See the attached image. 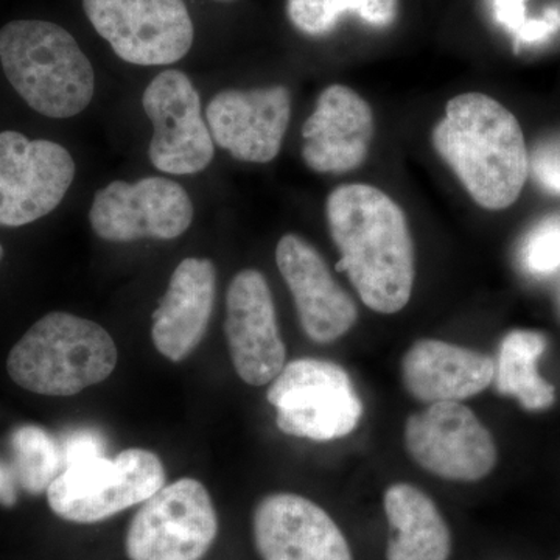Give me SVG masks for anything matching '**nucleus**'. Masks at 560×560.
<instances>
[{"label":"nucleus","mask_w":560,"mask_h":560,"mask_svg":"<svg viewBox=\"0 0 560 560\" xmlns=\"http://www.w3.org/2000/svg\"><path fill=\"white\" fill-rule=\"evenodd\" d=\"M331 241L346 272L371 311L394 315L407 307L415 287V245L404 210L370 184L337 187L326 205Z\"/></svg>","instance_id":"nucleus-1"},{"label":"nucleus","mask_w":560,"mask_h":560,"mask_svg":"<svg viewBox=\"0 0 560 560\" xmlns=\"http://www.w3.org/2000/svg\"><path fill=\"white\" fill-rule=\"evenodd\" d=\"M434 150L482 209L518 200L529 175V153L517 117L481 92L456 95L433 128Z\"/></svg>","instance_id":"nucleus-2"},{"label":"nucleus","mask_w":560,"mask_h":560,"mask_svg":"<svg viewBox=\"0 0 560 560\" xmlns=\"http://www.w3.org/2000/svg\"><path fill=\"white\" fill-rule=\"evenodd\" d=\"M0 62L21 98L50 119L77 116L94 97L91 61L75 38L54 22H9L0 31Z\"/></svg>","instance_id":"nucleus-3"},{"label":"nucleus","mask_w":560,"mask_h":560,"mask_svg":"<svg viewBox=\"0 0 560 560\" xmlns=\"http://www.w3.org/2000/svg\"><path fill=\"white\" fill-rule=\"evenodd\" d=\"M116 364V342L101 324L54 312L11 349L7 370L11 381L31 393L69 397L106 381Z\"/></svg>","instance_id":"nucleus-4"},{"label":"nucleus","mask_w":560,"mask_h":560,"mask_svg":"<svg viewBox=\"0 0 560 560\" xmlns=\"http://www.w3.org/2000/svg\"><path fill=\"white\" fill-rule=\"evenodd\" d=\"M282 433L305 440H341L359 427L363 404L348 371L327 360L285 364L268 389Z\"/></svg>","instance_id":"nucleus-5"},{"label":"nucleus","mask_w":560,"mask_h":560,"mask_svg":"<svg viewBox=\"0 0 560 560\" xmlns=\"http://www.w3.org/2000/svg\"><path fill=\"white\" fill-rule=\"evenodd\" d=\"M164 486L162 460L153 452L128 448L116 458L102 456L62 470L47 489V501L65 521L97 523L143 503Z\"/></svg>","instance_id":"nucleus-6"},{"label":"nucleus","mask_w":560,"mask_h":560,"mask_svg":"<svg viewBox=\"0 0 560 560\" xmlns=\"http://www.w3.org/2000/svg\"><path fill=\"white\" fill-rule=\"evenodd\" d=\"M219 533L208 490L191 478L164 486L143 501L128 528L130 560H201Z\"/></svg>","instance_id":"nucleus-7"},{"label":"nucleus","mask_w":560,"mask_h":560,"mask_svg":"<svg viewBox=\"0 0 560 560\" xmlns=\"http://www.w3.org/2000/svg\"><path fill=\"white\" fill-rule=\"evenodd\" d=\"M83 7L98 35L131 65H172L194 44V22L183 0H83Z\"/></svg>","instance_id":"nucleus-8"},{"label":"nucleus","mask_w":560,"mask_h":560,"mask_svg":"<svg viewBox=\"0 0 560 560\" xmlns=\"http://www.w3.org/2000/svg\"><path fill=\"white\" fill-rule=\"evenodd\" d=\"M405 447L416 464L442 480L474 482L495 469L490 431L460 401L431 404L405 423Z\"/></svg>","instance_id":"nucleus-9"},{"label":"nucleus","mask_w":560,"mask_h":560,"mask_svg":"<svg viewBox=\"0 0 560 560\" xmlns=\"http://www.w3.org/2000/svg\"><path fill=\"white\" fill-rule=\"evenodd\" d=\"M73 176L75 162L60 143L0 132V226H25L49 215Z\"/></svg>","instance_id":"nucleus-10"},{"label":"nucleus","mask_w":560,"mask_h":560,"mask_svg":"<svg viewBox=\"0 0 560 560\" xmlns=\"http://www.w3.org/2000/svg\"><path fill=\"white\" fill-rule=\"evenodd\" d=\"M90 220L106 242L173 241L189 230L194 205L178 183L161 176L132 184L114 180L95 194Z\"/></svg>","instance_id":"nucleus-11"},{"label":"nucleus","mask_w":560,"mask_h":560,"mask_svg":"<svg viewBox=\"0 0 560 560\" xmlns=\"http://www.w3.org/2000/svg\"><path fill=\"white\" fill-rule=\"evenodd\" d=\"M143 109L153 121L150 161L160 172L194 175L213 160V140L201 117L200 94L186 73L165 70L143 92Z\"/></svg>","instance_id":"nucleus-12"},{"label":"nucleus","mask_w":560,"mask_h":560,"mask_svg":"<svg viewBox=\"0 0 560 560\" xmlns=\"http://www.w3.org/2000/svg\"><path fill=\"white\" fill-rule=\"evenodd\" d=\"M228 345L243 382L265 386L285 368L287 349L280 338L275 302L260 271L243 270L226 294Z\"/></svg>","instance_id":"nucleus-13"},{"label":"nucleus","mask_w":560,"mask_h":560,"mask_svg":"<svg viewBox=\"0 0 560 560\" xmlns=\"http://www.w3.org/2000/svg\"><path fill=\"white\" fill-rule=\"evenodd\" d=\"M254 540L261 560H353L340 526L296 493H272L257 504Z\"/></svg>","instance_id":"nucleus-14"},{"label":"nucleus","mask_w":560,"mask_h":560,"mask_svg":"<svg viewBox=\"0 0 560 560\" xmlns=\"http://www.w3.org/2000/svg\"><path fill=\"white\" fill-rule=\"evenodd\" d=\"M290 116V92L283 86L223 91L206 109L209 131L217 145L235 160L254 164L276 160Z\"/></svg>","instance_id":"nucleus-15"},{"label":"nucleus","mask_w":560,"mask_h":560,"mask_svg":"<svg viewBox=\"0 0 560 560\" xmlns=\"http://www.w3.org/2000/svg\"><path fill=\"white\" fill-rule=\"evenodd\" d=\"M276 264L293 294L302 329L312 341L329 345L355 326V301L334 279L315 246L300 235H283L276 248Z\"/></svg>","instance_id":"nucleus-16"},{"label":"nucleus","mask_w":560,"mask_h":560,"mask_svg":"<svg viewBox=\"0 0 560 560\" xmlns=\"http://www.w3.org/2000/svg\"><path fill=\"white\" fill-rule=\"evenodd\" d=\"M370 103L342 84L320 92L302 128V158L316 173H348L364 164L374 139Z\"/></svg>","instance_id":"nucleus-17"},{"label":"nucleus","mask_w":560,"mask_h":560,"mask_svg":"<svg viewBox=\"0 0 560 560\" xmlns=\"http://www.w3.org/2000/svg\"><path fill=\"white\" fill-rule=\"evenodd\" d=\"M400 370L405 389L431 405L463 401L488 389L495 361L477 350L423 338L407 350Z\"/></svg>","instance_id":"nucleus-18"},{"label":"nucleus","mask_w":560,"mask_h":560,"mask_svg":"<svg viewBox=\"0 0 560 560\" xmlns=\"http://www.w3.org/2000/svg\"><path fill=\"white\" fill-rule=\"evenodd\" d=\"M215 287V267L210 260L191 257L173 272L151 329L154 346L165 359L184 360L200 345L212 315Z\"/></svg>","instance_id":"nucleus-19"},{"label":"nucleus","mask_w":560,"mask_h":560,"mask_svg":"<svg viewBox=\"0 0 560 560\" xmlns=\"http://www.w3.org/2000/svg\"><path fill=\"white\" fill-rule=\"evenodd\" d=\"M389 523L386 560H448L451 529L427 493L397 482L383 497Z\"/></svg>","instance_id":"nucleus-20"},{"label":"nucleus","mask_w":560,"mask_h":560,"mask_svg":"<svg viewBox=\"0 0 560 560\" xmlns=\"http://www.w3.org/2000/svg\"><path fill=\"white\" fill-rule=\"evenodd\" d=\"M547 337L540 331L512 330L500 342L493 383L503 396L518 400L525 410L545 411L555 405L556 390L537 370Z\"/></svg>","instance_id":"nucleus-21"},{"label":"nucleus","mask_w":560,"mask_h":560,"mask_svg":"<svg viewBox=\"0 0 560 560\" xmlns=\"http://www.w3.org/2000/svg\"><path fill=\"white\" fill-rule=\"evenodd\" d=\"M287 14L308 36L329 35L345 14L374 28H388L399 16V0H289Z\"/></svg>","instance_id":"nucleus-22"},{"label":"nucleus","mask_w":560,"mask_h":560,"mask_svg":"<svg viewBox=\"0 0 560 560\" xmlns=\"http://www.w3.org/2000/svg\"><path fill=\"white\" fill-rule=\"evenodd\" d=\"M14 474L22 488L31 493L49 489L62 471L60 445L43 429L25 425L11 434Z\"/></svg>","instance_id":"nucleus-23"},{"label":"nucleus","mask_w":560,"mask_h":560,"mask_svg":"<svg viewBox=\"0 0 560 560\" xmlns=\"http://www.w3.org/2000/svg\"><path fill=\"white\" fill-rule=\"evenodd\" d=\"M523 260L537 275L560 267V219H548L530 232L523 249Z\"/></svg>","instance_id":"nucleus-24"},{"label":"nucleus","mask_w":560,"mask_h":560,"mask_svg":"<svg viewBox=\"0 0 560 560\" xmlns=\"http://www.w3.org/2000/svg\"><path fill=\"white\" fill-rule=\"evenodd\" d=\"M62 470L105 456V440L98 431L81 429L66 434L60 445Z\"/></svg>","instance_id":"nucleus-25"},{"label":"nucleus","mask_w":560,"mask_h":560,"mask_svg":"<svg viewBox=\"0 0 560 560\" xmlns=\"http://www.w3.org/2000/svg\"><path fill=\"white\" fill-rule=\"evenodd\" d=\"M529 172L545 189L560 194V138L537 145L529 156Z\"/></svg>","instance_id":"nucleus-26"},{"label":"nucleus","mask_w":560,"mask_h":560,"mask_svg":"<svg viewBox=\"0 0 560 560\" xmlns=\"http://www.w3.org/2000/svg\"><path fill=\"white\" fill-rule=\"evenodd\" d=\"M560 32V5L550 7L545 10L540 18H533L522 28L517 36H514L515 49L522 46H536L558 35Z\"/></svg>","instance_id":"nucleus-27"},{"label":"nucleus","mask_w":560,"mask_h":560,"mask_svg":"<svg viewBox=\"0 0 560 560\" xmlns=\"http://www.w3.org/2000/svg\"><path fill=\"white\" fill-rule=\"evenodd\" d=\"M492 3L497 22L512 33V36H517L528 24L526 0H492Z\"/></svg>","instance_id":"nucleus-28"},{"label":"nucleus","mask_w":560,"mask_h":560,"mask_svg":"<svg viewBox=\"0 0 560 560\" xmlns=\"http://www.w3.org/2000/svg\"><path fill=\"white\" fill-rule=\"evenodd\" d=\"M16 474L9 467L0 464V503L5 506H13L16 503V489H14Z\"/></svg>","instance_id":"nucleus-29"},{"label":"nucleus","mask_w":560,"mask_h":560,"mask_svg":"<svg viewBox=\"0 0 560 560\" xmlns=\"http://www.w3.org/2000/svg\"><path fill=\"white\" fill-rule=\"evenodd\" d=\"M3 259V248L2 245H0V261Z\"/></svg>","instance_id":"nucleus-30"},{"label":"nucleus","mask_w":560,"mask_h":560,"mask_svg":"<svg viewBox=\"0 0 560 560\" xmlns=\"http://www.w3.org/2000/svg\"><path fill=\"white\" fill-rule=\"evenodd\" d=\"M558 560H560V558Z\"/></svg>","instance_id":"nucleus-31"}]
</instances>
